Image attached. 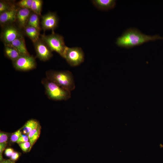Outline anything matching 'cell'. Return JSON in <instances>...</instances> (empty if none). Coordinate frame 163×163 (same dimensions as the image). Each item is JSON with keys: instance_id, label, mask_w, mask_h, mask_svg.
Listing matches in <instances>:
<instances>
[{"instance_id": "1", "label": "cell", "mask_w": 163, "mask_h": 163, "mask_svg": "<svg viewBox=\"0 0 163 163\" xmlns=\"http://www.w3.org/2000/svg\"><path fill=\"white\" fill-rule=\"evenodd\" d=\"M157 40H163V37L158 34L147 35L136 28H129L117 38L116 43L119 47L129 49Z\"/></svg>"}, {"instance_id": "2", "label": "cell", "mask_w": 163, "mask_h": 163, "mask_svg": "<svg viewBox=\"0 0 163 163\" xmlns=\"http://www.w3.org/2000/svg\"><path fill=\"white\" fill-rule=\"evenodd\" d=\"M46 75L48 79L70 92L75 88L73 75L69 71L49 70L46 72Z\"/></svg>"}, {"instance_id": "3", "label": "cell", "mask_w": 163, "mask_h": 163, "mask_svg": "<svg viewBox=\"0 0 163 163\" xmlns=\"http://www.w3.org/2000/svg\"><path fill=\"white\" fill-rule=\"evenodd\" d=\"M48 97L55 101L67 100L71 97V92L59 86L46 78L41 81Z\"/></svg>"}, {"instance_id": "4", "label": "cell", "mask_w": 163, "mask_h": 163, "mask_svg": "<svg viewBox=\"0 0 163 163\" xmlns=\"http://www.w3.org/2000/svg\"><path fill=\"white\" fill-rule=\"evenodd\" d=\"M40 38L52 52H56L63 57L66 46L65 44L64 37L62 36L53 31L50 35H46L44 34H41Z\"/></svg>"}, {"instance_id": "5", "label": "cell", "mask_w": 163, "mask_h": 163, "mask_svg": "<svg viewBox=\"0 0 163 163\" xmlns=\"http://www.w3.org/2000/svg\"><path fill=\"white\" fill-rule=\"evenodd\" d=\"M85 55L82 49L80 47H69L66 46L63 58L72 66H78L84 60Z\"/></svg>"}, {"instance_id": "6", "label": "cell", "mask_w": 163, "mask_h": 163, "mask_svg": "<svg viewBox=\"0 0 163 163\" xmlns=\"http://www.w3.org/2000/svg\"><path fill=\"white\" fill-rule=\"evenodd\" d=\"M2 27L0 39L4 44H10L15 40L23 36L21 29L14 24L5 25Z\"/></svg>"}, {"instance_id": "7", "label": "cell", "mask_w": 163, "mask_h": 163, "mask_svg": "<svg viewBox=\"0 0 163 163\" xmlns=\"http://www.w3.org/2000/svg\"><path fill=\"white\" fill-rule=\"evenodd\" d=\"M13 66L17 70L25 72L35 69L37 63L35 58L32 55H20L12 62Z\"/></svg>"}, {"instance_id": "8", "label": "cell", "mask_w": 163, "mask_h": 163, "mask_svg": "<svg viewBox=\"0 0 163 163\" xmlns=\"http://www.w3.org/2000/svg\"><path fill=\"white\" fill-rule=\"evenodd\" d=\"M59 19L56 14L49 11L41 16V28L44 32L51 30L52 32L58 27Z\"/></svg>"}, {"instance_id": "9", "label": "cell", "mask_w": 163, "mask_h": 163, "mask_svg": "<svg viewBox=\"0 0 163 163\" xmlns=\"http://www.w3.org/2000/svg\"><path fill=\"white\" fill-rule=\"evenodd\" d=\"M33 43L36 52V56L40 60L46 61L52 57V52L40 37Z\"/></svg>"}, {"instance_id": "10", "label": "cell", "mask_w": 163, "mask_h": 163, "mask_svg": "<svg viewBox=\"0 0 163 163\" xmlns=\"http://www.w3.org/2000/svg\"><path fill=\"white\" fill-rule=\"evenodd\" d=\"M31 12L30 9L18 7L16 22L20 29H24L27 26Z\"/></svg>"}, {"instance_id": "11", "label": "cell", "mask_w": 163, "mask_h": 163, "mask_svg": "<svg viewBox=\"0 0 163 163\" xmlns=\"http://www.w3.org/2000/svg\"><path fill=\"white\" fill-rule=\"evenodd\" d=\"M18 8L16 6L0 14V24L2 27L16 22Z\"/></svg>"}, {"instance_id": "12", "label": "cell", "mask_w": 163, "mask_h": 163, "mask_svg": "<svg viewBox=\"0 0 163 163\" xmlns=\"http://www.w3.org/2000/svg\"><path fill=\"white\" fill-rule=\"evenodd\" d=\"M91 2L98 9L104 11L113 8L116 4V1L114 0H94Z\"/></svg>"}, {"instance_id": "13", "label": "cell", "mask_w": 163, "mask_h": 163, "mask_svg": "<svg viewBox=\"0 0 163 163\" xmlns=\"http://www.w3.org/2000/svg\"><path fill=\"white\" fill-rule=\"evenodd\" d=\"M10 44L17 50L21 55H30L27 49L24 36L15 40Z\"/></svg>"}, {"instance_id": "14", "label": "cell", "mask_w": 163, "mask_h": 163, "mask_svg": "<svg viewBox=\"0 0 163 163\" xmlns=\"http://www.w3.org/2000/svg\"><path fill=\"white\" fill-rule=\"evenodd\" d=\"M4 54L5 57L12 62L16 60L21 55L17 50L10 44H4Z\"/></svg>"}, {"instance_id": "15", "label": "cell", "mask_w": 163, "mask_h": 163, "mask_svg": "<svg viewBox=\"0 0 163 163\" xmlns=\"http://www.w3.org/2000/svg\"><path fill=\"white\" fill-rule=\"evenodd\" d=\"M23 30L25 35L31 40L33 43L40 37V30L34 27L27 26Z\"/></svg>"}, {"instance_id": "16", "label": "cell", "mask_w": 163, "mask_h": 163, "mask_svg": "<svg viewBox=\"0 0 163 163\" xmlns=\"http://www.w3.org/2000/svg\"><path fill=\"white\" fill-rule=\"evenodd\" d=\"M39 125L38 122L36 120L31 119L28 120L22 128L23 133L27 135L31 130L37 128Z\"/></svg>"}, {"instance_id": "17", "label": "cell", "mask_w": 163, "mask_h": 163, "mask_svg": "<svg viewBox=\"0 0 163 163\" xmlns=\"http://www.w3.org/2000/svg\"><path fill=\"white\" fill-rule=\"evenodd\" d=\"M39 16V15L32 11L27 26L34 27L40 30L41 28L40 25Z\"/></svg>"}, {"instance_id": "18", "label": "cell", "mask_w": 163, "mask_h": 163, "mask_svg": "<svg viewBox=\"0 0 163 163\" xmlns=\"http://www.w3.org/2000/svg\"><path fill=\"white\" fill-rule=\"evenodd\" d=\"M17 6L14 1H0V14L10 10Z\"/></svg>"}, {"instance_id": "19", "label": "cell", "mask_w": 163, "mask_h": 163, "mask_svg": "<svg viewBox=\"0 0 163 163\" xmlns=\"http://www.w3.org/2000/svg\"><path fill=\"white\" fill-rule=\"evenodd\" d=\"M43 4V0H33L30 10L32 12L39 16H41Z\"/></svg>"}, {"instance_id": "20", "label": "cell", "mask_w": 163, "mask_h": 163, "mask_svg": "<svg viewBox=\"0 0 163 163\" xmlns=\"http://www.w3.org/2000/svg\"><path fill=\"white\" fill-rule=\"evenodd\" d=\"M33 0H21L16 3L18 8H27L30 10Z\"/></svg>"}, {"instance_id": "21", "label": "cell", "mask_w": 163, "mask_h": 163, "mask_svg": "<svg viewBox=\"0 0 163 163\" xmlns=\"http://www.w3.org/2000/svg\"><path fill=\"white\" fill-rule=\"evenodd\" d=\"M41 129V126L40 124L38 127V129L37 132L33 136L32 138L29 141L31 145L30 151L34 145L35 144L39 137Z\"/></svg>"}, {"instance_id": "22", "label": "cell", "mask_w": 163, "mask_h": 163, "mask_svg": "<svg viewBox=\"0 0 163 163\" xmlns=\"http://www.w3.org/2000/svg\"><path fill=\"white\" fill-rule=\"evenodd\" d=\"M22 134L21 129L13 133L10 137V141L13 143L16 142Z\"/></svg>"}, {"instance_id": "23", "label": "cell", "mask_w": 163, "mask_h": 163, "mask_svg": "<svg viewBox=\"0 0 163 163\" xmlns=\"http://www.w3.org/2000/svg\"><path fill=\"white\" fill-rule=\"evenodd\" d=\"M19 146L24 152H30V143L29 141L21 143L18 144Z\"/></svg>"}, {"instance_id": "24", "label": "cell", "mask_w": 163, "mask_h": 163, "mask_svg": "<svg viewBox=\"0 0 163 163\" xmlns=\"http://www.w3.org/2000/svg\"><path fill=\"white\" fill-rule=\"evenodd\" d=\"M9 137L8 133L0 131V143H7Z\"/></svg>"}, {"instance_id": "25", "label": "cell", "mask_w": 163, "mask_h": 163, "mask_svg": "<svg viewBox=\"0 0 163 163\" xmlns=\"http://www.w3.org/2000/svg\"><path fill=\"white\" fill-rule=\"evenodd\" d=\"M29 139L28 136L26 134H21L16 143L19 144V143L29 141Z\"/></svg>"}, {"instance_id": "26", "label": "cell", "mask_w": 163, "mask_h": 163, "mask_svg": "<svg viewBox=\"0 0 163 163\" xmlns=\"http://www.w3.org/2000/svg\"><path fill=\"white\" fill-rule=\"evenodd\" d=\"M7 143H0V161L4 159L2 156V153L6 147Z\"/></svg>"}, {"instance_id": "27", "label": "cell", "mask_w": 163, "mask_h": 163, "mask_svg": "<svg viewBox=\"0 0 163 163\" xmlns=\"http://www.w3.org/2000/svg\"><path fill=\"white\" fill-rule=\"evenodd\" d=\"M20 155V153L14 151L10 159L12 161L16 162L18 160Z\"/></svg>"}, {"instance_id": "28", "label": "cell", "mask_w": 163, "mask_h": 163, "mask_svg": "<svg viewBox=\"0 0 163 163\" xmlns=\"http://www.w3.org/2000/svg\"><path fill=\"white\" fill-rule=\"evenodd\" d=\"M14 152V150L13 149L8 148L5 149V154L7 157L10 158Z\"/></svg>"}, {"instance_id": "29", "label": "cell", "mask_w": 163, "mask_h": 163, "mask_svg": "<svg viewBox=\"0 0 163 163\" xmlns=\"http://www.w3.org/2000/svg\"><path fill=\"white\" fill-rule=\"evenodd\" d=\"M15 162L13 161L10 159H4L2 161H0V163H15Z\"/></svg>"}]
</instances>
